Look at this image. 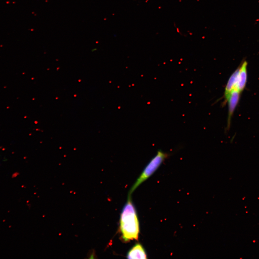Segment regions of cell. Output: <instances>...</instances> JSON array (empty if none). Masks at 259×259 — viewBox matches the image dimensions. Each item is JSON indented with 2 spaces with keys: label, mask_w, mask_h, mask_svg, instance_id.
Masks as SVG:
<instances>
[{
  "label": "cell",
  "mask_w": 259,
  "mask_h": 259,
  "mask_svg": "<svg viewBox=\"0 0 259 259\" xmlns=\"http://www.w3.org/2000/svg\"><path fill=\"white\" fill-rule=\"evenodd\" d=\"M120 228L122 239L125 242L138 240L139 233V224L137 213L131 199L128 198L121 215Z\"/></svg>",
  "instance_id": "obj_1"
},
{
  "label": "cell",
  "mask_w": 259,
  "mask_h": 259,
  "mask_svg": "<svg viewBox=\"0 0 259 259\" xmlns=\"http://www.w3.org/2000/svg\"><path fill=\"white\" fill-rule=\"evenodd\" d=\"M170 154L164 152L162 150L158 151L157 153L145 167L134 185L131 188L129 196L135 190L144 182L146 181L156 171L163 163L168 158Z\"/></svg>",
  "instance_id": "obj_2"
},
{
  "label": "cell",
  "mask_w": 259,
  "mask_h": 259,
  "mask_svg": "<svg viewBox=\"0 0 259 259\" xmlns=\"http://www.w3.org/2000/svg\"><path fill=\"white\" fill-rule=\"evenodd\" d=\"M241 92L237 89H234L231 92L227 99L228 104V116L226 127V130H229L231 119L239 101Z\"/></svg>",
  "instance_id": "obj_3"
},
{
  "label": "cell",
  "mask_w": 259,
  "mask_h": 259,
  "mask_svg": "<svg viewBox=\"0 0 259 259\" xmlns=\"http://www.w3.org/2000/svg\"><path fill=\"white\" fill-rule=\"evenodd\" d=\"M247 62L244 61L240 67L237 89L241 93L244 89L247 83Z\"/></svg>",
  "instance_id": "obj_4"
},
{
  "label": "cell",
  "mask_w": 259,
  "mask_h": 259,
  "mask_svg": "<svg viewBox=\"0 0 259 259\" xmlns=\"http://www.w3.org/2000/svg\"><path fill=\"white\" fill-rule=\"evenodd\" d=\"M240 67L236 70L230 76L225 89L224 97L226 100L231 92L234 89H237Z\"/></svg>",
  "instance_id": "obj_5"
},
{
  "label": "cell",
  "mask_w": 259,
  "mask_h": 259,
  "mask_svg": "<svg viewBox=\"0 0 259 259\" xmlns=\"http://www.w3.org/2000/svg\"><path fill=\"white\" fill-rule=\"evenodd\" d=\"M127 257L128 259H147V255L142 246L138 243L130 250Z\"/></svg>",
  "instance_id": "obj_6"
}]
</instances>
